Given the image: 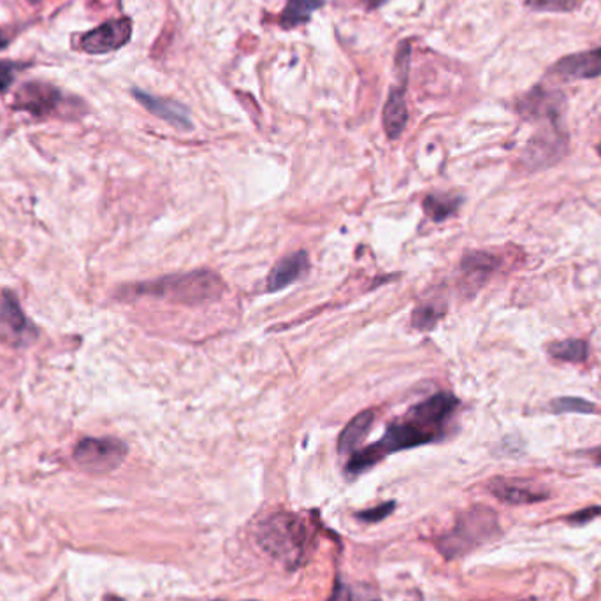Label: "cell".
Masks as SVG:
<instances>
[{
    "label": "cell",
    "mask_w": 601,
    "mask_h": 601,
    "mask_svg": "<svg viewBox=\"0 0 601 601\" xmlns=\"http://www.w3.org/2000/svg\"><path fill=\"white\" fill-rule=\"evenodd\" d=\"M445 315V306L438 300L422 302L412 313V326L418 331H431Z\"/></svg>",
    "instance_id": "44dd1931"
},
{
    "label": "cell",
    "mask_w": 601,
    "mask_h": 601,
    "mask_svg": "<svg viewBox=\"0 0 601 601\" xmlns=\"http://www.w3.org/2000/svg\"><path fill=\"white\" fill-rule=\"evenodd\" d=\"M20 64H14V62H0V94H4L14 81V76L20 71Z\"/></svg>",
    "instance_id": "484cf974"
},
{
    "label": "cell",
    "mask_w": 601,
    "mask_h": 601,
    "mask_svg": "<svg viewBox=\"0 0 601 601\" xmlns=\"http://www.w3.org/2000/svg\"><path fill=\"white\" fill-rule=\"evenodd\" d=\"M503 257L494 252L473 250L462 257L461 271L473 285H482L503 267Z\"/></svg>",
    "instance_id": "9a60e30c"
},
{
    "label": "cell",
    "mask_w": 601,
    "mask_h": 601,
    "mask_svg": "<svg viewBox=\"0 0 601 601\" xmlns=\"http://www.w3.org/2000/svg\"><path fill=\"white\" fill-rule=\"evenodd\" d=\"M591 453V457L598 462V464H601V447H598V449H595V451L589 452Z\"/></svg>",
    "instance_id": "f1b7e54d"
},
{
    "label": "cell",
    "mask_w": 601,
    "mask_h": 601,
    "mask_svg": "<svg viewBox=\"0 0 601 601\" xmlns=\"http://www.w3.org/2000/svg\"><path fill=\"white\" fill-rule=\"evenodd\" d=\"M549 408L554 414H580L595 415L598 414V407L584 398H573V396H561L554 398L549 405Z\"/></svg>",
    "instance_id": "7402d4cb"
},
{
    "label": "cell",
    "mask_w": 601,
    "mask_h": 601,
    "mask_svg": "<svg viewBox=\"0 0 601 601\" xmlns=\"http://www.w3.org/2000/svg\"><path fill=\"white\" fill-rule=\"evenodd\" d=\"M457 407L459 399L451 392H438L415 405L403 418L392 422L376 444L350 455L345 470L346 475L357 477L394 452L440 442L447 435L449 422Z\"/></svg>",
    "instance_id": "6da1fadb"
},
{
    "label": "cell",
    "mask_w": 601,
    "mask_h": 601,
    "mask_svg": "<svg viewBox=\"0 0 601 601\" xmlns=\"http://www.w3.org/2000/svg\"><path fill=\"white\" fill-rule=\"evenodd\" d=\"M309 265V259L306 252H294L287 257H283L280 263L276 264L269 276H267V291L269 292H278L298 282L300 276L306 273Z\"/></svg>",
    "instance_id": "5bb4252c"
},
{
    "label": "cell",
    "mask_w": 601,
    "mask_h": 601,
    "mask_svg": "<svg viewBox=\"0 0 601 601\" xmlns=\"http://www.w3.org/2000/svg\"><path fill=\"white\" fill-rule=\"evenodd\" d=\"M568 148L570 139L564 121H545L536 125V130L529 138L521 160L526 171L536 173L561 162Z\"/></svg>",
    "instance_id": "5b68a950"
},
{
    "label": "cell",
    "mask_w": 601,
    "mask_h": 601,
    "mask_svg": "<svg viewBox=\"0 0 601 601\" xmlns=\"http://www.w3.org/2000/svg\"><path fill=\"white\" fill-rule=\"evenodd\" d=\"M256 540L269 558L294 570L308 554L311 531L298 514L274 512L257 525Z\"/></svg>",
    "instance_id": "7a4b0ae2"
},
{
    "label": "cell",
    "mask_w": 601,
    "mask_h": 601,
    "mask_svg": "<svg viewBox=\"0 0 601 601\" xmlns=\"http://www.w3.org/2000/svg\"><path fill=\"white\" fill-rule=\"evenodd\" d=\"M324 4L326 0H287V5L280 14L282 29H296L306 23Z\"/></svg>",
    "instance_id": "d6986e66"
},
{
    "label": "cell",
    "mask_w": 601,
    "mask_h": 601,
    "mask_svg": "<svg viewBox=\"0 0 601 601\" xmlns=\"http://www.w3.org/2000/svg\"><path fill=\"white\" fill-rule=\"evenodd\" d=\"M129 292L134 298L147 296L180 304H202L220 300L226 292V283L213 271H193L138 283Z\"/></svg>",
    "instance_id": "3957f363"
},
{
    "label": "cell",
    "mask_w": 601,
    "mask_h": 601,
    "mask_svg": "<svg viewBox=\"0 0 601 601\" xmlns=\"http://www.w3.org/2000/svg\"><path fill=\"white\" fill-rule=\"evenodd\" d=\"M598 516H601V507H589V508H582V510L571 514L568 517V523H571V525H586V523L597 519Z\"/></svg>",
    "instance_id": "4316f807"
},
{
    "label": "cell",
    "mask_w": 601,
    "mask_h": 601,
    "mask_svg": "<svg viewBox=\"0 0 601 601\" xmlns=\"http://www.w3.org/2000/svg\"><path fill=\"white\" fill-rule=\"evenodd\" d=\"M64 95L62 92L49 85L31 81L25 83L14 95V110H22L34 116H48L53 114L62 104Z\"/></svg>",
    "instance_id": "30bf717a"
},
{
    "label": "cell",
    "mask_w": 601,
    "mask_h": 601,
    "mask_svg": "<svg viewBox=\"0 0 601 601\" xmlns=\"http://www.w3.org/2000/svg\"><path fill=\"white\" fill-rule=\"evenodd\" d=\"M547 354L560 363L566 364H584L589 359V343L586 339L568 338L552 341L545 346Z\"/></svg>",
    "instance_id": "ac0fdd59"
},
{
    "label": "cell",
    "mask_w": 601,
    "mask_h": 601,
    "mask_svg": "<svg viewBox=\"0 0 601 601\" xmlns=\"http://www.w3.org/2000/svg\"><path fill=\"white\" fill-rule=\"evenodd\" d=\"M499 533L501 527L496 512L489 507L475 505L457 517L455 526L440 538L438 549L447 560H453L492 542Z\"/></svg>",
    "instance_id": "277c9868"
},
{
    "label": "cell",
    "mask_w": 601,
    "mask_h": 601,
    "mask_svg": "<svg viewBox=\"0 0 601 601\" xmlns=\"http://www.w3.org/2000/svg\"><path fill=\"white\" fill-rule=\"evenodd\" d=\"M462 199L455 195H442V193H433L424 199V211L426 215L435 220V222H444L452 215L457 213Z\"/></svg>",
    "instance_id": "ffe728a7"
},
{
    "label": "cell",
    "mask_w": 601,
    "mask_h": 601,
    "mask_svg": "<svg viewBox=\"0 0 601 601\" xmlns=\"http://www.w3.org/2000/svg\"><path fill=\"white\" fill-rule=\"evenodd\" d=\"M363 4H366L370 9H376V7H380L381 4H385V2H389V0H361Z\"/></svg>",
    "instance_id": "83f0119b"
},
{
    "label": "cell",
    "mask_w": 601,
    "mask_h": 601,
    "mask_svg": "<svg viewBox=\"0 0 601 601\" xmlns=\"http://www.w3.org/2000/svg\"><path fill=\"white\" fill-rule=\"evenodd\" d=\"M375 412L366 410L363 414L354 417L343 433L339 435L338 451L341 455H352L357 451V447L363 444V440L368 436L373 422H375Z\"/></svg>",
    "instance_id": "e0dca14e"
},
{
    "label": "cell",
    "mask_w": 601,
    "mask_h": 601,
    "mask_svg": "<svg viewBox=\"0 0 601 601\" xmlns=\"http://www.w3.org/2000/svg\"><path fill=\"white\" fill-rule=\"evenodd\" d=\"M132 94H134L136 101L145 110H148L151 114L162 118L164 121L171 123L176 129H182V130L192 129L190 113H188L187 108L182 106L180 103L169 101V99H162V97H155V95H151L148 92H143V90H138V88Z\"/></svg>",
    "instance_id": "4fadbf2b"
},
{
    "label": "cell",
    "mask_w": 601,
    "mask_h": 601,
    "mask_svg": "<svg viewBox=\"0 0 601 601\" xmlns=\"http://www.w3.org/2000/svg\"><path fill=\"white\" fill-rule=\"evenodd\" d=\"M517 113L536 125L545 121H564L566 97L561 90L536 85L517 101Z\"/></svg>",
    "instance_id": "52a82bcc"
},
{
    "label": "cell",
    "mask_w": 601,
    "mask_h": 601,
    "mask_svg": "<svg viewBox=\"0 0 601 601\" xmlns=\"http://www.w3.org/2000/svg\"><path fill=\"white\" fill-rule=\"evenodd\" d=\"M130 36L132 22L129 18H116L86 32L79 40V46L90 55H104L125 46L130 40Z\"/></svg>",
    "instance_id": "9c48e42d"
},
{
    "label": "cell",
    "mask_w": 601,
    "mask_h": 601,
    "mask_svg": "<svg viewBox=\"0 0 601 601\" xmlns=\"http://www.w3.org/2000/svg\"><path fill=\"white\" fill-rule=\"evenodd\" d=\"M551 75L564 79H595L601 76V46L595 49L571 53L560 58L552 67Z\"/></svg>",
    "instance_id": "7c38bea8"
},
{
    "label": "cell",
    "mask_w": 601,
    "mask_h": 601,
    "mask_svg": "<svg viewBox=\"0 0 601 601\" xmlns=\"http://www.w3.org/2000/svg\"><path fill=\"white\" fill-rule=\"evenodd\" d=\"M526 5L533 11H551V13H570L579 7L577 0H526Z\"/></svg>",
    "instance_id": "cb8c5ba5"
},
{
    "label": "cell",
    "mask_w": 601,
    "mask_h": 601,
    "mask_svg": "<svg viewBox=\"0 0 601 601\" xmlns=\"http://www.w3.org/2000/svg\"><path fill=\"white\" fill-rule=\"evenodd\" d=\"M38 336L36 326L23 313L16 294L4 291L0 298V339L13 346H27Z\"/></svg>",
    "instance_id": "ba28073f"
},
{
    "label": "cell",
    "mask_w": 601,
    "mask_h": 601,
    "mask_svg": "<svg viewBox=\"0 0 601 601\" xmlns=\"http://www.w3.org/2000/svg\"><path fill=\"white\" fill-rule=\"evenodd\" d=\"M408 123V108L405 101V85L392 88L383 106V129L389 139H398Z\"/></svg>",
    "instance_id": "2e32d148"
},
{
    "label": "cell",
    "mask_w": 601,
    "mask_h": 601,
    "mask_svg": "<svg viewBox=\"0 0 601 601\" xmlns=\"http://www.w3.org/2000/svg\"><path fill=\"white\" fill-rule=\"evenodd\" d=\"M5 46H7V39L4 38V36H2V32H0V49H2V48H5Z\"/></svg>",
    "instance_id": "f546056e"
},
{
    "label": "cell",
    "mask_w": 601,
    "mask_h": 601,
    "mask_svg": "<svg viewBox=\"0 0 601 601\" xmlns=\"http://www.w3.org/2000/svg\"><path fill=\"white\" fill-rule=\"evenodd\" d=\"M329 601H380V598L368 586L338 582Z\"/></svg>",
    "instance_id": "603a6c76"
},
{
    "label": "cell",
    "mask_w": 601,
    "mask_h": 601,
    "mask_svg": "<svg viewBox=\"0 0 601 601\" xmlns=\"http://www.w3.org/2000/svg\"><path fill=\"white\" fill-rule=\"evenodd\" d=\"M394 507H396L394 501H390V503H383V505H380V507H376V508H372V510L359 512V514H357V519H359V521H364V523H378V521H383L387 516L392 514Z\"/></svg>",
    "instance_id": "d4e9b609"
},
{
    "label": "cell",
    "mask_w": 601,
    "mask_h": 601,
    "mask_svg": "<svg viewBox=\"0 0 601 601\" xmlns=\"http://www.w3.org/2000/svg\"><path fill=\"white\" fill-rule=\"evenodd\" d=\"M489 492L507 505H533L551 498V492L543 486L527 479L494 477L488 484Z\"/></svg>",
    "instance_id": "8fae6325"
},
{
    "label": "cell",
    "mask_w": 601,
    "mask_h": 601,
    "mask_svg": "<svg viewBox=\"0 0 601 601\" xmlns=\"http://www.w3.org/2000/svg\"><path fill=\"white\" fill-rule=\"evenodd\" d=\"M127 445L116 438H83L76 445V464L92 475L112 473L127 457Z\"/></svg>",
    "instance_id": "8992f818"
}]
</instances>
